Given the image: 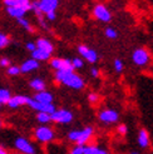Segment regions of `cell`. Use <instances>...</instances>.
I'll return each mask as SVG.
<instances>
[{
  "label": "cell",
  "instance_id": "6",
  "mask_svg": "<svg viewBox=\"0 0 153 154\" xmlns=\"http://www.w3.org/2000/svg\"><path fill=\"white\" fill-rule=\"evenodd\" d=\"M52 68H54L57 72H74L72 60L63 59V58H54L50 61Z\"/></svg>",
  "mask_w": 153,
  "mask_h": 154
},
{
  "label": "cell",
  "instance_id": "8",
  "mask_svg": "<svg viewBox=\"0 0 153 154\" xmlns=\"http://www.w3.org/2000/svg\"><path fill=\"white\" fill-rule=\"evenodd\" d=\"M98 118L102 123H104V124H113V123L118 122L119 114H118L117 110H114V109H104V110H102L101 113H99Z\"/></svg>",
  "mask_w": 153,
  "mask_h": 154
},
{
  "label": "cell",
  "instance_id": "36",
  "mask_svg": "<svg viewBox=\"0 0 153 154\" xmlns=\"http://www.w3.org/2000/svg\"><path fill=\"white\" fill-rule=\"evenodd\" d=\"M25 47H27V49H28L29 51H32V53H33V51L36 49V44H35V43H27Z\"/></svg>",
  "mask_w": 153,
  "mask_h": 154
},
{
  "label": "cell",
  "instance_id": "16",
  "mask_svg": "<svg viewBox=\"0 0 153 154\" xmlns=\"http://www.w3.org/2000/svg\"><path fill=\"white\" fill-rule=\"evenodd\" d=\"M34 100L39 102V103H43V104H53V94L49 93V91L44 90V91H39V93H36L34 95Z\"/></svg>",
  "mask_w": 153,
  "mask_h": 154
},
{
  "label": "cell",
  "instance_id": "21",
  "mask_svg": "<svg viewBox=\"0 0 153 154\" xmlns=\"http://www.w3.org/2000/svg\"><path fill=\"white\" fill-rule=\"evenodd\" d=\"M50 55H52L50 53H47V51H44L42 49H38V48L32 53L33 59H35L36 61H39V60H48L50 58Z\"/></svg>",
  "mask_w": 153,
  "mask_h": 154
},
{
  "label": "cell",
  "instance_id": "14",
  "mask_svg": "<svg viewBox=\"0 0 153 154\" xmlns=\"http://www.w3.org/2000/svg\"><path fill=\"white\" fill-rule=\"evenodd\" d=\"M6 8H23L27 11L32 9V3L30 0H4Z\"/></svg>",
  "mask_w": 153,
  "mask_h": 154
},
{
  "label": "cell",
  "instance_id": "37",
  "mask_svg": "<svg viewBox=\"0 0 153 154\" xmlns=\"http://www.w3.org/2000/svg\"><path fill=\"white\" fill-rule=\"evenodd\" d=\"M90 74H92V76H94V78H98L99 76V70L97 68H92L90 69Z\"/></svg>",
  "mask_w": 153,
  "mask_h": 154
},
{
  "label": "cell",
  "instance_id": "1",
  "mask_svg": "<svg viewBox=\"0 0 153 154\" xmlns=\"http://www.w3.org/2000/svg\"><path fill=\"white\" fill-rule=\"evenodd\" d=\"M55 79H57V82L64 84L65 87H69L75 90H80L86 85V83L82 79V76H79L74 72H57Z\"/></svg>",
  "mask_w": 153,
  "mask_h": 154
},
{
  "label": "cell",
  "instance_id": "19",
  "mask_svg": "<svg viewBox=\"0 0 153 154\" xmlns=\"http://www.w3.org/2000/svg\"><path fill=\"white\" fill-rule=\"evenodd\" d=\"M29 85L32 89H34L36 93H39V91H44L45 90V82L40 78H34L30 80L29 83Z\"/></svg>",
  "mask_w": 153,
  "mask_h": 154
},
{
  "label": "cell",
  "instance_id": "29",
  "mask_svg": "<svg viewBox=\"0 0 153 154\" xmlns=\"http://www.w3.org/2000/svg\"><path fill=\"white\" fill-rule=\"evenodd\" d=\"M19 73H21V72H20V68H19V66H17V65H11V66L8 68V74L11 75V76L18 75Z\"/></svg>",
  "mask_w": 153,
  "mask_h": 154
},
{
  "label": "cell",
  "instance_id": "24",
  "mask_svg": "<svg viewBox=\"0 0 153 154\" xmlns=\"http://www.w3.org/2000/svg\"><path fill=\"white\" fill-rule=\"evenodd\" d=\"M10 98H11V94H10V91L8 90V89H4L2 88L0 89V104H8V102L10 100Z\"/></svg>",
  "mask_w": 153,
  "mask_h": 154
},
{
  "label": "cell",
  "instance_id": "3",
  "mask_svg": "<svg viewBox=\"0 0 153 154\" xmlns=\"http://www.w3.org/2000/svg\"><path fill=\"white\" fill-rule=\"evenodd\" d=\"M34 138L36 139V142L42 144H47L54 140L55 132L48 125H40L34 130Z\"/></svg>",
  "mask_w": 153,
  "mask_h": 154
},
{
  "label": "cell",
  "instance_id": "25",
  "mask_svg": "<svg viewBox=\"0 0 153 154\" xmlns=\"http://www.w3.org/2000/svg\"><path fill=\"white\" fill-rule=\"evenodd\" d=\"M104 35L108 38V39H116L118 36V33H117V30H114L113 28H107L104 32Z\"/></svg>",
  "mask_w": 153,
  "mask_h": 154
},
{
  "label": "cell",
  "instance_id": "12",
  "mask_svg": "<svg viewBox=\"0 0 153 154\" xmlns=\"http://www.w3.org/2000/svg\"><path fill=\"white\" fill-rule=\"evenodd\" d=\"M30 100V98L27 97V95H11L10 100L8 102V106L11 108V109H17L19 106H23V105H28Z\"/></svg>",
  "mask_w": 153,
  "mask_h": 154
},
{
  "label": "cell",
  "instance_id": "40",
  "mask_svg": "<svg viewBox=\"0 0 153 154\" xmlns=\"http://www.w3.org/2000/svg\"><path fill=\"white\" fill-rule=\"evenodd\" d=\"M3 127V123H2V120H0V128H2Z\"/></svg>",
  "mask_w": 153,
  "mask_h": 154
},
{
  "label": "cell",
  "instance_id": "9",
  "mask_svg": "<svg viewBox=\"0 0 153 154\" xmlns=\"http://www.w3.org/2000/svg\"><path fill=\"white\" fill-rule=\"evenodd\" d=\"M93 14H94V17L98 19V20H101L103 23H108L111 21L112 19V14L111 11L108 10V8L102 5V4H98L94 6V10H93Z\"/></svg>",
  "mask_w": 153,
  "mask_h": 154
},
{
  "label": "cell",
  "instance_id": "23",
  "mask_svg": "<svg viewBox=\"0 0 153 154\" xmlns=\"http://www.w3.org/2000/svg\"><path fill=\"white\" fill-rule=\"evenodd\" d=\"M36 120L40 123V124L45 125L48 123L52 122V114H47V113H38L36 114Z\"/></svg>",
  "mask_w": 153,
  "mask_h": 154
},
{
  "label": "cell",
  "instance_id": "18",
  "mask_svg": "<svg viewBox=\"0 0 153 154\" xmlns=\"http://www.w3.org/2000/svg\"><path fill=\"white\" fill-rule=\"evenodd\" d=\"M36 48L38 49H42L44 51H47V53H53V50H54V47H53V44L47 40V39H44V38H40V39H38L36 40Z\"/></svg>",
  "mask_w": 153,
  "mask_h": 154
},
{
  "label": "cell",
  "instance_id": "4",
  "mask_svg": "<svg viewBox=\"0 0 153 154\" xmlns=\"http://www.w3.org/2000/svg\"><path fill=\"white\" fill-rule=\"evenodd\" d=\"M14 148L20 154H36L38 153L35 145L24 137H18L14 140Z\"/></svg>",
  "mask_w": 153,
  "mask_h": 154
},
{
  "label": "cell",
  "instance_id": "39",
  "mask_svg": "<svg viewBox=\"0 0 153 154\" xmlns=\"http://www.w3.org/2000/svg\"><path fill=\"white\" fill-rule=\"evenodd\" d=\"M129 154H139V153H138V152H131Z\"/></svg>",
  "mask_w": 153,
  "mask_h": 154
},
{
  "label": "cell",
  "instance_id": "34",
  "mask_svg": "<svg viewBox=\"0 0 153 154\" xmlns=\"http://www.w3.org/2000/svg\"><path fill=\"white\" fill-rule=\"evenodd\" d=\"M9 64H10V60L8 59V58H2L0 59V66H8L9 68Z\"/></svg>",
  "mask_w": 153,
  "mask_h": 154
},
{
  "label": "cell",
  "instance_id": "35",
  "mask_svg": "<svg viewBox=\"0 0 153 154\" xmlns=\"http://www.w3.org/2000/svg\"><path fill=\"white\" fill-rule=\"evenodd\" d=\"M45 17H47V19H48L49 21H53V20H55V18H57V14H55V11H52V13L45 14Z\"/></svg>",
  "mask_w": 153,
  "mask_h": 154
},
{
  "label": "cell",
  "instance_id": "10",
  "mask_svg": "<svg viewBox=\"0 0 153 154\" xmlns=\"http://www.w3.org/2000/svg\"><path fill=\"white\" fill-rule=\"evenodd\" d=\"M132 60L136 65H139V66H143L148 63L149 60V54L147 50H144L142 48L139 49H136L134 53L132 54Z\"/></svg>",
  "mask_w": 153,
  "mask_h": 154
},
{
  "label": "cell",
  "instance_id": "13",
  "mask_svg": "<svg viewBox=\"0 0 153 154\" xmlns=\"http://www.w3.org/2000/svg\"><path fill=\"white\" fill-rule=\"evenodd\" d=\"M58 4H59V0H40L39 8L43 14H48L52 11H55Z\"/></svg>",
  "mask_w": 153,
  "mask_h": 154
},
{
  "label": "cell",
  "instance_id": "20",
  "mask_svg": "<svg viewBox=\"0 0 153 154\" xmlns=\"http://www.w3.org/2000/svg\"><path fill=\"white\" fill-rule=\"evenodd\" d=\"M6 11L10 17L15 18V19H20V18H24V15L27 13L25 9L23 8H6Z\"/></svg>",
  "mask_w": 153,
  "mask_h": 154
},
{
  "label": "cell",
  "instance_id": "22",
  "mask_svg": "<svg viewBox=\"0 0 153 154\" xmlns=\"http://www.w3.org/2000/svg\"><path fill=\"white\" fill-rule=\"evenodd\" d=\"M84 154H109V152L99 148L98 145H86V152H84Z\"/></svg>",
  "mask_w": 153,
  "mask_h": 154
},
{
  "label": "cell",
  "instance_id": "41",
  "mask_svg": "<svg viewBox=\"0 0 153 154\" xmlns=\"http://www.w3.org/2000/svg\"><path fill=\"white\" fill-rule=\"evenodd\" d=\"M0 106H2V104H0Z\"/></svg>",
  "mask_w": 153,
  "mask_h": 154
},
{
  "label": "cell",
  "instance_id": "32",
  "mask_svg": "<svg viewBox=\"0 0 153 154\" xmlns=\"http://www.w3.org/2000/svg\"><path fill=\"white\" fill-rule=\"evenodd\" d=\"M117 132H118L120 135H126L127 132H128V128H127L126 124H119L118 128H117Z\"/></svg>",
  "mask_w": 153,
  "mask_h": 154
},
{
  "label": "cell",
  "instance_id": "30",
  "mask_svg": "<svg viewBox=\"0 0 153 154\" xmlns=\"http://www.w3.org/2000/svg\"><path fill=\"white\" fill-rule=\"evenodd\" d=\"M72 64H73L74 69H80L84 65V60H82L79 58H74V59H72Z\"/></svg>",
  "mask_w": 153,
  "mask_h": 154
},
{
  "label": "cell",
  "instance_id": "5",
  "mask_svg": "<svg viewBox=\"0 0 153 154\" xmlns=\"http://www.w3.org/2000/svg\"><path fill=\"white\" fill-rule=\"evenodd\" d=\"M73 120V113L67 109H57L52 114V122L58 124H69Z\"/></svg>",
  "mask_w": 153,
  "mask_h": 154
},
{
  "label": "cell",
  "instance_id": "27",
  "mask_svg": "<svg viewBox=\"0 0 153 154\" xmlns=\"http://www.w3.org/2000/svg\"><path fill=\"white\" fill-rule=\"evenodd\" d=\"M84 152H86V145H74L69 154H84Z\"/></svg>",
  "mask_w": 153,
  "mask_h": 154
},
{
  "label": "cell",
  "instance_id": "7",
  "mask_svg": "<svg viewBox=\"0 0 153 154\" xmlns=\"http://www.w3.org/2000/svg\"><path fill=\"white\" fill-rule=\"evenodd\" d=\"M28 105L32 108V109L36 110L38 113H47V114H53L57 109H55V105L54 104H43L34 100L33 98H30V100L28 103Z\"/></svg>",
  "mask_w": 153,
  "mask_h": 154
},
{
  "label": "cell",
  "instance_id": "38",
  "mask_svg": "<svg viewBox=\"0 0 153 154\" xmlns=\"http://www.w3.org/2000/svg\"><path fill=\"white\" fill-rule=\"evenodd\" d=\"M0 154H9V150L5 147H3V145H0Z\"/></svg>",
  "mask_w": 153,
  "mask_h": 154
},
{
  "label": "cell",
  "instance_id": "33",
  "mask_svg": "<svg viewBox=\"0 0 153 154\" xmlns=\"http://www.w3.org/2000/svg\"><path fill=\"white\" fill-rule=\"evenodd\" d=\"M98 99H99V97H98V94H95V93H90V94L88 95V100H89L92 104L97 103V102H98Z\"/></svg>",
  "mask_w": 153,
  "mask_h": 154
},
{
  "label": "cell",
  "instance_id": "28",
  "mask_svg": "<svg viewBox=\"0 0 153 154\" xmlns=\"http://www.w3.org/2000/svg\"><path fill=\"white\" fill-rule=\"evenodd\" d=\"M113 66H114V70H116L117 73L123 72V69H124V64H123V61H122L120 59H116V60H114Z\"/></svg>",
  "mask_w": 153,
  "mask_h": 154
},
{
  "label": "cell",
  "instance_id": "15",
  "mask_svg": "<svg viewBox=\"0 0 153 154\" xmlns=\"http://www.w3.org/2000/svg\"><path fill=\"white\" fill-rule=\"evenodd\" d=\"M137 142H138L139 144V147L141 148H147L149 147V133H148V130L147 129H144L142 128L139 132H138V137H137Z\"/></svg>",
  "mask_w": 153,
  "mask_h": 154
},
{
  "label": "cell",
  "instance_id": "31",
  "mask_svg": "<svg viewBox=\"0 0 153 154\" xmlns=\"http://www.w3.org/2000/svg\"><path fill=\"white\" fill-rule=\"evenodd\" d=\"M9 38H8L5 34H3V33H0V49L2 48H5L8 44H9Z\"/></svg>",
  "mask_w": 153,
  "mask_h": 154
},
{
  "label": "cell",
  "instance_id": "17",
  "mask_svg": "<svg viewBox=\"0 0 153 154\" xmlns=\"http://www.w3.org/2000/svg\"><path fill=\"white\" fill-rule=\"evenodd\" d=\"M39 68V61H36L35 59H29V60H25L24 63L21 64L20 66V72L21 73H30L35 70V69Z\"/></svg>",
  "mask_w": 153,
  "mask_h": 154
},
{
  "label": "cell",
  "instance_id": "11",
  "mask_svg": "<svg viewBox=\"0 0 153 154\" xmlns=\"http://www.w3.org/2000/svg\"><path fill=\"white\" fill-rule=\"evenodd\" d=\"M78 51L84 59L87 61H89V63H97L98 61L97 51L89 47H87V45H80V47H78Z\"/></svg>",
  "mask_w": 153,
  "mask_h": 154
},
{
  "label": "cell",
  "instance_id": "26",
  "mask_svg": "<svg viewBox=\"0 0 153 154\" xmlns=\"http://www.w3.org/2000/svg\"><path fill=\"white\" fill-rule=\"evenodd\" d=\"M18 23H19V25H21L25 30H28V32H33L32 25H30V23H29L25 18H20V19H18Z\"/></svg>",
  "mask_w": 153,
  "mask_h": 154
},
{
  "label": "cell",
  "instance_id": "2",
  "mask_svg": "<svg viewBox=\"0 0 153 154\" xmlns=\"http://www.w3.org/2000/svg\"><path fill=\"white\" fill-rule=\"evenodd\" d=\"M94 134V129L92 127H86L84 129H75L68 133V139L75 145H86Z\"/></svg>",
  "mask_w": 153,
  "mask_h": 154
}]
</instances>
